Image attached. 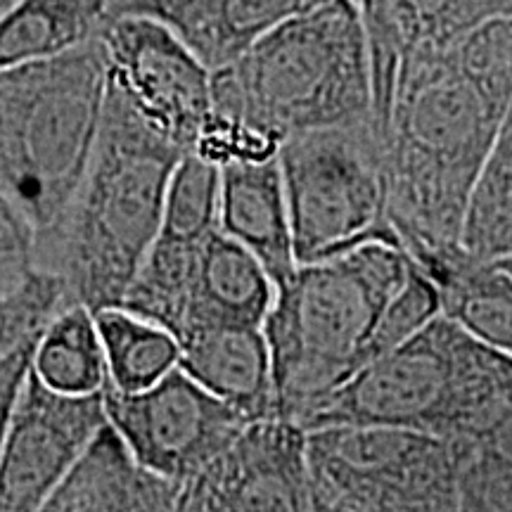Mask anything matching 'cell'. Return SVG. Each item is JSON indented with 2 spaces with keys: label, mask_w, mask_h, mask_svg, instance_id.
Returning a JSON list of instances; mask_svg holds the SVG:
<instances>
[{
  "label": "cell",
  "mask_w": 512,
  "mask_h": 512,
  "mask_svg": "<svg viewBox=\"0 0 512 512\" xmlns=\"http://www.w3.org/2000/svg\"><path fill=\"white\" fill-rule=\"evenodd\" d=\"M178 510H313L309 430L287 418L249 420L200 475L183 484Z\"/></svg>",
  "instance_id": "obj_13"
},
{
  "label": "cell",
  "mask_w": 512,
  "mask_h": 512,
  "mask_svg": "<svg viewBox=\"0 0 512 512\" xmlns=\"http://www.w3.org/2000/svg\"><path fill=\"white\" fill-rule=\"evenodd\" d=\"M456 451L458 510H512V403L465 437Z\"/></svg>",
  "instance_id": "obj_22"
},
{
  "label": "cell",
  "mask_w": 512,
  "mask_h": 512,
  "mask_svg": "<svg viewBox=\"0 0 512 512\" xmlns=\"http://www.w3.org/2000/svg\"><path fill=\"white\" fill-rule=\"evenodd\" d=\"M128 3H133V0H107V5H110V12H112V15H117V12L124 10Z\"/></svg>",
  "instance_id": "obj_30"
},
{
  "label": "cell",
  "mask_w": 512,
  "mask_h": 512,
  "mask_svg": "<svg viewBox=\"0 0 512 512\" xmlns=\"http://www.w3.org/2000/svg\"><path fill=\"white\" fill-rule=\"evenodd\" d=\"M188 155L107 83L98 143L53 242L36 264L62 275L67 304L121 306L164 223L176 166Z\"/></svg>",
  "instance_id": "obj_2"
},
{
  "label": "cell",
  "mask_w": 512,
  "mask_h": 512,
  "mask_svg": "<svg viewBox=\"0 0 512 512\" xmlns=\"http://www.w3.org/2000/svg\"><path fill=\"white\" fill-rule=\"evenodd\" d=\"M411 273L406 249L377 240L299 264L275 290L264 332L278 418L302 425L320 401L375 361L377 330Z\"/></svg>",
  "instance_id": "obj_4"
},
{
  "label": "cell",
  "mask_w": 512,
  "mask_h": 512,
  "mask_svg": "<svg viewBox=\"0 0 512 512\" xmlns=\"http://www.w3.org/2000/svg\"><path fill=\"white\" fill-rule=\"evenodd\" d=\"M34 233L0 185V256L34 259Z\"/></svg>",
  "instance_id": "obj_29"
},
{
  "label": "cell",
  "mask_w": 512,
  "mask_h": 512,
  "mask_svg": "<svg viewBox=\"0 0 512 512\" xmlns=\"http://www.w3.org/2000/svg\"><path fill=\"white\" fill-rule=\"evenodd\" d=\"M31 368L57 392L105 389L110 368L95 313L83 304H64L38 335Z\"/></svg>",
  "instance_id": "obj_20"
},
{
  "label": "cell",
  "mask_w": 512,
  "mask_h": 512,
  "mask_svg": "<svg viewBox=\"0 0 512 512\" xmlns=\"http://www.w3.org/2000/svg\"><path fill=\"white\" fill-rule=\"evenodd\" d=\"M323 3L328 0H133L121 12L159 19L216 72L238 62L268 31Z\"/></svg>",
  "instance_id": "obj_15"
},
{
  "label": "cell",
  "mask_w": 512,
  "mask_h": 512,
  "mask_svg": "<svg viewBox=\"0 0 512 512\" xmlns=\"http://www.w3.org/2000/svg\"><path fill=\"white\" fill-rule=\"evenodd\" d=\"M105 344L110 384L121 392H143L181 366V344L162 325L124 306L95 313Z\"/></svg>",
  "instance_id": "obj_21"
},
{
  "label": "cell",
  "mask_w": 512,
  "mask_h": 512,
  "mask_svg": "<svg viewBox=\"0 0 512 512\" xmlns=\"http://www.w3.org/2000/svg\"><path fill=\"white\" fill-rule=\"evenodd\" d=\"M299 264L399 235L389 219L384 138L375 119L287 138L278 152Z\"/></svg>",
  "instance_id": "obj_7"
},
{
  "label": "cell",
  "mask_w": 512,
  "mask_h": 512,
  "mask_svg": "<svg viewBox=\"0 0 512 512\" xmlns=\"http://www.w3.org/2000/svg\"><path fill=\"white\" fill-rule=\"evenodd\" d=\"M105 98L102 36L0 72V185L34 233V259L53 242L86 176Z\"/></svg>",
  "instance_id": "obj_5"
},
{
  "label": "cell",
  "mask_w": 512,
  "mask_h": 512,
  "mask_svg": "<svg viewBox=\"0 0 512 512\" xmlns=\"http://www.w3.org/2000/svg\"><path fill=\"white\" fill-rule=\"evenodd\" d=\"M496 264L503 268V271H508L512 275V254L510 256H503V259H496Z\"/></svg>",
  "instance_id": "obj_32"
},
{
  "label": "cell",
  "mask_w": 512,
  "mask_h": 512,
  "mask_svg": "<svg viewBox=\"0 0 512 512\" xmlns=\"http://www.w3.org/2000/svg\"><path fill=\"white\" fill-rule=\"evenodd\" d=\"M107 418L159 475L188 484L238 437L249 418L178 366L143 392L105 384Z\"/></svg>",
  "instance_id": "obj_11"
},
{
  "label": "cell",
  "mask_w": 512,
  "mask_h": 512,
  "mask_svg": "<svg viewBox=\"0 0 512 512\" xmlns=\"http://www.w3.org/2000/svg\"><path fill=\"white\" fill-rule=\"evenodd\" d=\"M392 5L403 50L451 46L498 15V0H392Z\"/></svg>",
  "instance_id": "obj_25"
},
{
  "label": "cell",
  "mask_w": 512,
  "mask_h": 512,
  "mask_svg": "<svg viewBox=\"0 0 512 512\" xmlns=\"http://www.w3.org/2000/svg\"><path fill=\"white\" fill-rule=\"evenodd\" d=\"M498 15L512 17V0H498Z\"/></svg>",
  "instance_id": "obj_31"
},
{
  "label": "cell",
  "mask_w": 512,
  "mask_h": 512,
  "mask_svg": "<svg viewBox=\"0 0 512 512\" xmlns=\"http://www.w3.org/2000/svg\"><path fill=\"white\" fill-rule=\"evenodd\" d=\"M41 332L22 339L10 351L0 354V451H3L5 437H8V427L15 413V406L22 394L24 382H27L31 363H34L36 342Z\"/></svg>",
  "instance_id": "obj_28"
},
{
  "label": "cell",
  "mask_w": 512,
  "mask_h": 512,
  "mask_svg": "<svg viewBox=\"0 0 512 512\" xmlns=\"http://www.w3.org/2000/svg\"><path fill=\"white\" fill-rule=\"evenodd\" d=\"M358 12L363 17V27L368 36L370 50V72H373V114L377 131L384 133L389 110H392L396 76L403 43L399 24L394 17L392 0H356Z\"/></svg>",
  "instance_id": "obj_26"
},
{
  "label": "cell",
  "mask_w": 512,
  "mask_h": 512,
  "mask_svg": "<svg viewBox=\"0 0 512 512\" xmlns=\"http://www.w3.org/2000/svg\"><path fill=\"white\" fill-rule=\"evenodd\" d=\"M107 420L102 389L57 392L31 368L0 451V512L43 510Z\"/></svg>",
  "instance_id": "obj_12"
},
{
  "label": "cell",
  "mask_w": 512,
  "mask_h": 512,
  "mask_svg": "<svg viewBox=\"0 0 512 512\" xmlns=\"http://www.w3.org/2000/svg\"><path fill=\"white\" fill-rule=\"evenodd\" d=\"M460 242L484 261L512 254V107L470 195Z\"/></svg>",
  "instance_id": "obj_23"
},
{
  "label": "cell",
  "mask_w": 512,
  "mask_h": 512,
  "mask_svg": "<svg viewBox=\"0 0 512 512\" xmlns=\"http://www.w3.org/2000/svg\"><path fill=\"white\" fill-rule=\"evenodd\" d=\"M221 228L249 249L275 290L299 268L280 159L221 166Z\"/></svg>",
  "instance_id": "obj_16"
},
{
  "label": "cell",
  "mask_w": 512,
  "mask_h": 512,
  "mask_svg": "<svg viewBox=\"0 0 512 512\" xmlns=\"http://www.w3.org/2000/svg\"><path fill=\"white\" fill-rule=\"evenodd\" d=\"M456 43L403 50L382 133L389 219L413 261L463 245L470 195L510 112L467 72Z\"/></svg>",
  "instance_id": "obj_1"
},
{
  "label": "cell",
  "mask_w": 512,
  "mask_h": 512,
  "mask_svg": "<svg viewBox=\"0 0 512 512\" xmlns=\"http://www.w3.org/2000/svg\"><path fill=\"white\" fill-rule=\"evenodd\" d=\"M15 3H17V0H0V15H3V12L8 8H12Z\"/></svg>",
  "instance_id": "obj_33"
},
{
  "label": "cell",
  "mask_w": 512,
  "mask_h": 512,
  "mask_svg": "<svg viewBox=\"0 0 512 512\" xmlns=\"http://www.w3.org/2000/svg\"><path fill=\"white\" fill-rule=\"evenodd\" d=\"M102 46L114 91L183 152L195 150L214 112L207 64L166 24L138 12L112 15Z\"/></svg>",
  "instance_id": "obj_10"
},
{
  "label": "cell",
  "mask_w": 512,
  "mask_h": 512,
  "mask_svg": "<svg viewBox=\"0 0 512 512\" xmlns=\"http://www.w3.org/2000/svg\"><path fill=\"white\" fill-rule=\"evenodd\" d=\"M439 290L441 313L512 356V275L463 245L415 261Z\"/></svg>",
  "instance_id": "obj_18"
},
{
  "label": "cell",
  "mask_w": 512,
  "mask_h": 512,
  "mask_svg": "<svg viewBox=\"0 0 512 512\" xmlns=\"http://www.w3.org/2000/svg\"><path fill=\"white\" fill-rule=\"evenodd\" d=\"M110 17L107 0H17L0 15V72L95 41Z\"/></svg>",
  "instance_id": "obj_19"
},
{
  "label": "cell",
  "mask_w": 512,
  "mask_h": 512,
  "mask_svg": "<svg viewBox=\"0 0 512 512\" xmlns=\"http://www.w3.org/2000/svg\"><path fill=\"white\" fill-rule=\"evenodd\" d=\"M181 368L249 420L278 418L264 328H219L181 342Z\"/></svg>",
  "instance_id": "obj_17"
},
{
  "label": "cell",
  "mask_w": 512,
  "mask_h": 512,
  "mask_svg": "<svg viewBox=\"0 0 512 512\" xmlns=\"http://www.w3.org/2000/svg\"><path fill=\"white\" fill-rule=\"evenodd\" d=\"M275 283L256 256L214 228L195 238L159 233L128 287L124 309L178 339L219 328H264Z\"/></svg>",
  "instance_id": "obj_9"
},
{
  "label": "cell",
  "mask_w": 512,
  "mask_h": 512,
  "mask_svg": "<svg viewBox=\"0 0 512 512\" xmlns=\"http://www.w3.org/2000/svg\"><path fill=\"white\" fill-rule=\"evenodd\" d=\"M512 403V356L444 313L337 387L302 425H389L458 439Z\"/></svg>",
  "instance_id": "obj_6"
},
{
  "label": "cell",
  "mask_w": 512,
  "mask_h": 512,
  "mask_svg": "<svg viewBox=\"0 0 512 512\" xmlns=\"http://www.w3.org/2000/svg\"><path fill=\"white\" fill-rule=\"evenodd\" d=\"M181 494L183 484L147 467L107 420L43 510L171 512L178 510Z\"/></svg>",
  "instance_id": "obj_14"
},
{
  "label": "cell",
  "mask_w": 512,
  "mask_h": 512,
  "mask_svg": "<svg viewBox=\"0 0 512 512\" xmlns=\"http://www.w3.org/2000/svg\"><path fill=\"white\" fill-rule=\"evenodd\" d=\"M465 69L482 86L512 107V17L496 15L456 43Z\"/></svg>",
  "instance_id": "obj_27"
},
{
  "label": "cell",
  "mask_w": 512,
  "mask_h": 512,
  "mask_svg": "<svg viewBox=\"0 0 512 512\" xmlns=\"http://www.w3.org/2000/svg\"><path fill=\"white\" fill-rule=\"evenodd\" d=\"M216 117L273 147L318 128L375 119L368 36L356 0L287 19L238 62L211 72Z\"/></svg>",
  "instance_id": "obj_3"
},
{
  "label": "cell",
  "mask_w": 512,
  "mask_h": 512,
  "mask_svg": "<svg viewBox=\"0 0 512 512\" xmlns=\"http://www.w3.org/2000/svg\"><path fill=\"white\" fill-rule=\"evenodd\" d=\"M214 228H221V166L188 152L171 176L159 233L195 238Z\"/></svg>",
  "instance_id": "obj_24"
},
{
  "label": "cell",
  "mask_w": 512,
  "mask_h": 512,
  "mask_svg": "<svg viewBox=\"0 0 512 512\" xmlns=\"http://www.w3.org/2000/svg\"><path fill=\"white\" fill-rule=\"evenodd\" d=\"M311 508L354 512L458 510L451 439L389 425L309 432Z\"/></svg>",
  "instance_id": "obj_8"
}]
</instances>
